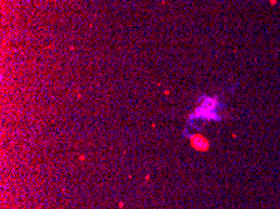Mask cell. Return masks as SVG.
<instances>
[{"mask_svg":"<svg viewBox=\"0 0 280 209\" xmlns=\"http://www.w3.org/2000/svg\"><path fill=\"white\" fill-rule=\"evenodd\" d=\"M191 145H192V148H195L196 150H200V151H205V150L209 149V142L202 135L192 137L191 138Z\"/></svg>","mask_w":280,"mask_h":209,"instance_id":"6da1fadb","label":"cell"}]
</instances>
